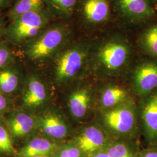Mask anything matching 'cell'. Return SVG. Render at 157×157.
<instances>
[{
  "mask_svg": "<svg viewBox=\"0 0 157 157\" xmlns=\"http://www.w3.org/2000/svg\"><path fill=\"white\" fill-rule=\"evenodd\" d=\"M137 157H157V150L154 148L144 150L137 154Z\"/></svg>",
  "mask_w": 157,
  "mask_h": 157,
  "instance_id": "cell-26",
  "label": "cell"
},
{
  "mask_svg": "<svg viewBox=\"0 0 157 157\" xmlns=\"http://www.w3.org/2000/svg\"><path fill=\"white\" fill-rule=\"evenodd\" d=\"M6 25V18L0 14V41L4 39V34Z\"/></svg>",
  "mask_w": 157,
  "mask_h": 157,
  "instance_id": "cell-27",
  "label": "cell"
},
{
  "mask_svg": "<svg viewBox=\"0 0 157 157\" xmlns=\"http://www.w3.org/2000/svg\"><path fill=\"white\" fill-rule=\"evenodd\" d=\"M89 157H109V156L108 154L107 151L105 150H103L100 151L95 152Z\"/></svg>",
  "mask_w": 157,
  "mask_h": 157,
  "instance_id": "cell-29",
  "label": "cell"
},
{
  "mask_svg": "<svg viewBox=\"0 0 157 157\" xmlns=\"http://www.w3.org/2000/svg\"><path fill=\"white\" fill-rule=\"evenodd\" d=\"M97 44L94 51V63L97 69L107 73L122 70L129 62L131 47L124 33L110 32Z\"/></svg>",
  "mask_w": 157,
  "mask_h": 157,
  "instance_id": "cell-3",
  "label": "cell"
},
{
  "mask_svg": "<svg viewBox=\"0 0 157 157\" xmlns=\"http://www.w3.org/2000/svg\"><path fill=\"white\" fill-rule=\"evenodd\" d=\"M90 100L89 93L84 89L74 90L71 93L67 101L69 115L75 119L83 118L87 111Z\"/></svg>",
  "mask_w": 157,
  "mask_h": 157,
  "instance_id": "cell-16",
  "label": "cell"
},
{
  "mask_svg": "<svg viewBox=\"0 0 157 157\" xmlns=\"http://www.w3.org/2000/svg\"><path fill=\"white\" fill-rule=\"evenodd\" d=\"M46 8L44 0H16L9 9L6 17L11 21L23 14Z\"/></svg>",
  "mask_w": 157,
  "mask_h": 157,
  "instance_id": "cell-18",
  "label": "cell"
},
{
  "mask_svg": "<svg viewBox=\"0 0 157 157\" xmlns=\"http://www.w3.org/2000/svg\"><path fill=\"white\" fill-rule=\"evenodd\" d=\"M62 143L52 140L44 136L36 133L17 148V157L52 156Z\"/></svg>",
  "mask_w": 157,
  "mask_h": 157,
  "instance_id": "cell-13",
  "label": "cell"
},
{
  "mask_svg": "<svg viewBox=\"0 0 157 157\" xmlns=\"http://www.w3.org/2000/svg\"><path fill=\"white\" fill-rule=\"evenodd\" d=\"M89 47L83 40L73 39L69 42L43 69H48L51 82L62 87L76 78L87 63Z\"/></svg>",
  "mask_w": 157,
  "mask_h": 157,
  "instance_id": "cell-2",
  "label": "cell"
},
{
  "mask_svg": "<svg viewBox=\"0 0 157 157\" xmlns=\"http://www.w3.org/2000/svg\"><path fill=\"white\" fill-rule=\"evenodd\" d=\"M15 107V101L0 93V118Z\"/></svg>",
  "mask_w": 157,
  "mask_h": 157,
  "instance_id": "cell-25",
  "label": "cell"
},
{
  "mask_svg": "<svg viewBox=\"0 0 157 157\" xmlns=\"http://www.w3.org/2000/svg\"><path fill=\"white\" fill-rule=\"evenodd\" d=\"M15 0H0V11L6 8H10Z\"/></svg>",
  "mask_w": 157,
  "mask_h": 157,
  "instance_id": "cell-28",
  "label": "cell"
},
{
  "mask_svg": "<svg viewBox=\"0 0 157 157\" xmlns=\"http://www.w3.org/2000/svg\"><path fill=\"white\" fill-rule=\"evenodd\" d=\"M72 141L78 147L85 157L105 150L111 142L101 129L94 126L86 128Z\"/></svg>",
  "mask_w": 157,
  "mask_h": 157,
  "instance_id": "cell-12",
  "label": "cell"
},
{
  "mask_svg": "<svg viewBox=\"0 0 157 157\" xmlns=\"http://www.w3.org/2000/svg\"><path fill=\"white\" fill-rule=\"evenodd\" d=\"M135 90L140 95H146L157 88V62L146 61L135 68L133 73Z\"/></svg>",
  "mask_w": 157,
  "mask_h": 157,
  "instance_id": "cell-14",
  "label": "cell"
},
{
  "mask_svg": "<svg viewBox=\"0 0 157 157\" xmlns=\"http://www.w3.org/2000/svg\"><path fill=\"white\" fill-rule=\"evenodd\" d=\"M155 1H157V0H155Z\"/></svg>",
  "mask_w": 157,
  "mask_h": 157,
  "instance_id": "cell-31",
  "label": "cell"
},
{
  "mask_svg": "<svg viewBox=\"0 0 157 157\" xmlns=\"http://www.w3.org/2000/svg\"><path fill=\"white\" fill-rule=\"evenodd\" d=\"M118 17L129 25L150 19L155 11L148 0H110Z\"/></svg>",
  "mask_w": 157,
  "mask_h": 157,
  "instance_id": "cell-9",
  "label": "cell"
},
{
  "mask_svg": "<svg viewBox=\"0 0 157 157\" xmlns=\"http://www.w3.org/2000/svg\"><path fill=\"white\" fill-rule=\"evenodd\" d=\"M15 1H16V0H15Z\"/></svg>",
  "mask_w": 157,
  "mask_h": 157,
  "instance_id": "cell-32",
  "label": "cell"
},
{
  "mask_svg": "<svg viewBox=\"0 0 157 157\" xmlns=\"http://www.w3.org/2000/svg\"><path fill=\"white\" fill-rule=\"evenodd\" d=\"M48 84V78L41 71L28 67L26 80L15 101V107L34 114L45 109L50 105L51 94Z\"/></svg>",
  "mask_w": 157,
  "mask_h": 157,
  "instance_id": "cell-5",
  "label": "cell"
},
{
  "mask_svg": "<svg viewBox=\"0 0 157 157\" xmlns=\"http://www.w3.org/2000/svg\"><path fill=\"white\" fill-rule=\"evenodd\" d=\"M18 151L2 117L0 118V157H17Z\"/></svg>",
  "mask_w": 157,
  "mask_h": 157,
  "instance_id": "cell-19",
  "label": "cell"
},
{
  "mask_svg": "<svg viewBox=\"0 0 157 157\" xmlns=\"http://www.w3.org/2000/svg\"><path fill=\"white\" fill-rule=\"evenodd\" d=\"M36 117L37 134L59 143L64 142L72 134L67 119L56 107L50 105Z\"/></svg>",
  "mask_w": 157,
  "mask_h": 157,
  "instance_id": "cell-7",
  "label": "cell"
},
{
  "mask_svg": "<svg viewBox=\"0 0 157 157\" xmlns=\"http://www.w3.org/2000/svg\"><path fill=\"white\" fill-rule=\"evenodd\" d=\"M2 118L17 148L36 133V114L15 107Z\"/></svg>",
  "mask_w": 157,
  "mask_h": 157,
  "instance_id": "cell-8",
  "label": "cell"
},
{
  "mask_svg": "<svg viewBox=\"0 0 157 157\" xmlns=\"http://www.w3.org/2000/svg\"><path fill=\"white\" fill-rule=\"evenodd\" d=\"M127 95L126 91L119 87L108 88L101 95V104L107 108H113L124 101Z\"/></svg>",
  "mask_w": 157,
  "mask_h": 157,
  "instance_id": "cell-20",
  "label": "cell"
},
{
  "mask_svg": "<svg viewBox=\"0 0 157 157\" xmlns=\"http://www.w3.org/2000/svg\"><path fill=\"white\" fill-rule=\"evenodd\" d=\"M68 21L53 22L35 39L16 49L19 59L29 68L42 71L74 39Z\"/></svg>",
  "mask_w": 157,
  "mask_h": 157,
  "instance_id": "cell-1",
  "label": "cell"
},
{
  "mask_svg": "<svg viewBox=\"0 0 157 157\" xmlns=\"http://www.w3.org/2000/svg\"><path fill=\"white\" fill-rule=\"evenodd\" d=\"M54 19L47 8L23 14L7 23L4 39L17 49L37 37Z\"/></svg>",
  "mask_w": 157,
  "mask_h": 157,
  "instance_id": "cell-4",
  "label": "cell"
},
{
  "mask_svg": "<svg viewBox=\"0 0 157 157\" xmlns=\"http://www.w3.org/2000/svg\"><path fill=\"white\" fill-rule=\"evenodd\" d=\"M109 157H137L134 149L124 141L110 142L105 148Z\"/></svg>",
  "mask_w": 157,
  "mask_h": 157,
  "instance_id": "cell-22",
  "label": "cell"
},
{
  "mask_svg": "<svg viewBox=\"0 0 157 157\" xmlns=\"http://www.w3.org/2000/svg\"><path fill=\"white\" fill-rule=\"evenodd\" d=\"M142 120L148 142L157 146V90L146 100L142 109Z\"/></svg>",
  "mask_w": 157,
  "mask_h": 157,
  "instance_id": "cell-15",
  "label": "cell"
},
{
  "mask_svg": "<svg viewBox=\"0 0 157 157\" xmlns=\"http://www.w3.org/2000/svg\"><path fill=\"white\" fill-rule=\"evenodd\" d=\"M53 157L52 156H50V155H41V156H35V157Z\"/></svg>",
  "mask_w": 157,
  "mask_h": 157,
  "instance_id": "cell-30",
  "label": "cell"
},
{
  "mask_svg": "<svg viewBox=\"0 0 157 157\" xmlns=\"http://www.w3.org/2000/svg\"><path fill=\"white\" fill-rule=\"evenodd\" d=\"M134 109L127 105H120L107 111L104 115V123L113 133L126 135L135 126L136 118Z\"/></svg>",
  "mask_w": 157,
  "mask_h": 157,
  "instance_id": "cell-11",
  "label": "cell"
},
{
  "mask_svg": "<svg viewBox=\"0 0 157 157\" xmlns=\"http://www.w3.org/2000/svg\"><path fill=\"white\" fill-rule=\"evenodd\" d=\"M53 157H85L82 151L76 144L70 141L68 142H62L54 154Z\"/></svg>",
  "mask_w": 157,
  "mask_h": 157,
  "instance_id": "cell-24",
  "label": "cell"
},
{
  "mask_svg": "<svg viewBox=\"0 0 157 157\" xmlns=\"http://www.w3.org/2000/svg\"><path fill=\"white\" fill-rule=\"evenodd\" d=\"M78 0H44L45 7L54 18L68 21L74 16Z\"/></svg>",
  "mask_w": 157,
  "mask_h": 157,
  "instance_id": "cell-17",
  "label": "cell"
},
{
  "mask_svg": "<svg viewBox=\"0 0 157 157\" xmlns=\"http://www.w3.org/2000/svg\"><path fill=\"white\" fill-rule=\"evenodd\" d=\"M141 44L152 56L157 58V25L146 29L140 36Z\"/></svg>",
  "mask_w": 157,
  "mask_h": 157,
  "instance_id": "cell-21",
  "label": "cell"
},
{
  "mask_svg": "<svg viewBox=\"0 0 157 157\" xmlns=\"http://www.w3.org/2000/svg\"><path fill=\"white\" fill-rule=\"evenodd\" d=\"M28 67L19 59L0 69V93L16 101L25 84Z\"/></svg>",
  "mask_w": 157,
  "mask_h": 157,
  "instance_id": "cell-10",
  "label": "cell"
},
{
  "mask_svg": "<svg viewBox=\"0 0 157 157\" xmlns=\"http://www.w3.org/2000/svg\"><path fill=\"white\" fill-rule=\"evenodd\" d=\"M16 48L5 39L0 41V69L18 60Z\"/></svg>",
  "mask_w": 157,
  "mask_h": 157,
  "instance_id": "cell-23",
  "label": "cell"
},
{
  "mask_svg": "<svg viewBox=\"0 0 157 157\" xmlns=\"http://www.w3.org/2000/svg\"><path fill=\"white\" fill-rule=\"evenodd\" d=\"M110 0H78L74 15L83 29L94 30L103 28L112 16Z\"/></svg>",
  "mask_w": 157,
  "mask_h": 157,
  "instance_id": "cell-6",
  "label": "cell"
}]
</instances>
